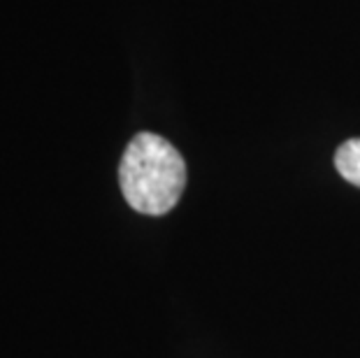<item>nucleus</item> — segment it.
<instances>
[{
	"label": "nucleus",
	"instance_id": "nucleus-2",
	"mask_svg": "<svg viewBox=\"0 0 360 358\" xmlns=\"http://www.w3.org/2000/svg\"><path fill=\"white\" fill-rule=\"evenodd\" d=\"M335 167L349 184L360 188V138L347 140L340 149H337Z\"/></svg>",
	"mask_w": 360,
	"mask_h": 358
},
{
	"label": "nucleus",
	"instance_id": "nucleus-1",
	"mask_svg": "<svg viewBox=\"0 0 360 358\" xmlns=\"http://www.w3.org/2000/svg\"><path fill=\"white\" fill-rule=\"evenodd\" d=\"M126 203L140 215H167L186 186V163L177 149L156 133H137L119 165Z\"/></svg>",
	"mask_w": 360,
	"mask_h": 358
}]
</instances>
